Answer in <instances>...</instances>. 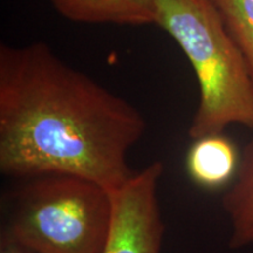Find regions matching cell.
<instances>
[{
	"label": "cell",
	"mask_w": 253,
	"mask_h": 253,
	"mask_svg": "<svg viewBox=\"0 0 253 253\" xmlns=\"http://www.w3.org/2000/svg\"><path fill=\"white\" fill-rule=\"evenodd\" d=\"M147 122L130 102L72 67L45 42L0 46V171L69 175L109 191L135 171L128 153Z\"/></svg>",
	"instance_id": "1"
},
{
	"label": "cell",
	"mask_w": 253,
	"mask_h": 253,
	"mask_svg": "<svg viewBox=\"0 0 253 253\" xmlns=\"http://www.w3.org/2000/svg\"><path fill=\"white\" fill-rule=\"evenodd\" d=\"M240 156L236 144L224 132L192 140L185 156V169L199 188L218 190L233 182Z\"/></svg>",
	"instance_id": "5"
},
{
	"label": "cell",
	"mask_w": 253,
	"mask_h": 253,
	"mask_svg": "<svg viewBox=\"0 0 253 253\" xmlns=\"http://www.w3.org/2000/svg\"><path fill=\"white\" fill-rule=\"evenodd\" d=\"M0 253H34L19 246L14 243L9 242L7 239L1 238V245H0Z\"/></svg>",
	"instance_id": "9"
},
{
	"label": "cell",
	"mask_w": 253,
	"mask_h": 253,
	"mask_svg": "<svg viewBox=\"0 0 253 253\" xmlns=\"http://www.w3.org/2000/svg\"><path fill=\"white\" fill-rule=\"evenodd\" d=\"M60 15L82 24L155 25L158 0H49Z\"/></svg>",
	"instance_id": "6"
},
{
	"label": "cell",
	"mask_w": 253,
	"mask_h": 253,
	"mask_svg": "<svg viewBox=\"0 0 253 253\" xmlns=\"http://www.w3.org/2000/svg\"><path fill=\"white\" fill-rule=\"evenodd\" d=\"M163 164L153 162L113 190L112 231L103 253H161L164 226L158 202Z\"/></svg>",
	"instance_id": "4"
},
{
	"label": "cell",
	"mask_w": 253,
	"mask_h": 253,
	"mask_svg": "<svg viewBox=\"0 0 253 253\" xmlns=\"http://www.w3.org/2000/svg\"><path fill=\"white\" fill-rule=\"evenodd\" d=\"M223 208L231 225V248L253 244V138L240 156L238 171L224 196Z\"/></svg>",
	"instance_id": "7"
},
{
	"label": "cell",
	"mask_w": 253,
	"mask_h": 253,
	"mask_svg": "<svg viewBox=\"0 0 253 253\" xmlns=\"http://www.w3.org/2000/svg\"><path fill=\"white\" fill-rule=\"evenodd\" d=\"M112 223L108 189L82 177L42 175L15 192L2 238L34 253H103Z\"/></svg>",
	"instance_id": "3"
},
{
	"label": "cell",
	"mask_w": 253,
	"mask_h": 253,
	"mask_svg": "<svg viewBox=\"0 0 253 253\" xmlns=\"http://www.w3.org/2000/svg\"><path fill=\"white\" fill-rule=\"evenodd\" d=\"M155 25L169 34L197 78L191 140L229 126L253 128V79L244 56L210 0H158Z\"/></svg>",
	"instance_id": "2"
},
{
	"label": "cell",
	"mask_w": 253,
	"mask_h": 253,
	"mask_svg": "<svg viewBox=\"0 0 253 253\" xmlns=\"http://www.w3.org/2000/svg\"><path fill=\"white\" fill-rule=\"evenodd\" d=\"M236 41L253 79V0H210Z\"/></svg>",
	"instance_id": "8"
}]
</instances>
